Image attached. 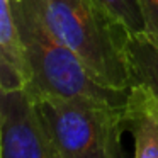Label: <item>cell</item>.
Masks as SVG:
<instances>
[{"label": "cell", "instance_id": "3957f363", "mask_svg": "<svg viewBox=\"0 0 158 158\" xmlns=\"http://www.w3.org/2000/svg\"><path fill=\"white\" fill-rule=\"evenodd\" d=\"M61 158H124L121 134L126 106L34 97Z\"/></svg>", "mask_w": 158, "mask_h": 158}, {"label": "cell", "instance_id": "277c9868", "mask_svg": "<svg viewBox=\"0 0 158 158\" xmlns=\"http://www.w3.org/2000/svg\"><path fill=\"white\" fill-rule=\"evenodd\" d=\"M0 158H61L26 89L0 92Z\"/></svg>", "mask_w": 158, "mask_h": 158}, {"label": "cell", "instance_id": "7a4b0ae2", "mask_svg": "<svg viewBox=\"0 0 158 158\" xmlns=\"http://www.w3.org/2000/svg\"><path fill=\"white\" fill-rule=\"evenodd\" d=\"M51 32L87 65L99 82L131 89L127 31L97 0H32Z\"/></svg>", "mask_w": 158, "mask_h": 158}, {"label": "cell", "instance_id": "8992f818", "mask_svg": "<svg viewBox=\"0 0 158 158\" xmlns=\"http://www.w3.org/2000/svg\"><path fill=\"white\" fill-rule=\"evenodd\" d=\"M126 56L133 85H144L158 99V34L129 32Z\"/></svg>", "mask_w": 158, "mask_h": 158}, {"label": "cell", "instance_id": "30bf717a", "mask_svg": "<svg viewBox=\"0 0 158 158\" xmlns=\"http://www.w3.org/2000/svg\"><path fill=\"white\" fill-rule=\"evenodd\" d=\"M143 12L146 31L158 34V0H138Z\"/></svg>", "mask_w": 158, "mask_h": 158}, {"label": "cell", "instance_id": "ba28073f", "mask_svg": "<svg viewBox=\"0 0 158 158\" xmlns=\"http://www.w3.org/2000/svg\"><path fill=\"white\" fill-rule=\"evenodd\" d=\"M97 2L104 5L119 22H123V26L129 32L146 31V22L138 0H97Z\"/></svg>", "mask_w": 158, "mask_h": 158}, {"label": "cell", "instance_id": "9c48e42d", "mask_svg": "<svg viewBox=\"0 0 158 158\" xmlns=\"http://www.w3.org/2000/svg\"><path fill=\"white\" fill-rule=\"evenodd\" d=\"M26 89V80L17 70L7 61L0 60V92Z\"/></svg>", "mask_w": 158, "mask_h": 158}, {"label": "cell", "instance_id": "52a82bcc", "mask_svg": "<svg viewBox=\"0 0 158 158\" xmlns=\"http://www.w3.org/2000/svg\"><path fill=\"white\" fill-rule=\"evenodd\" d=\"M0 60L12 65L29 83V65L10 0H0Z\"/></svg>", "mask_w": 158, "mask_h": 158}, {"label": "cell", "instance_id": "5b68a950", "mask_svg": "<svg viewBox=\"0 0 158 158\" xmlns=\"http://www.w3.org/2000/svg\"><path fill=\"white\" fill-rule=\"evenodd\" d=\"M124 124L133 136L134 158H158V99L144 85L131 87Z\"/></svg>", "mask_w": 158, "mask_h": 158}, {"label": "cell", "instance_id": "6da1fadb", "mask_svg": "<svg viewBox=\"0 0 158 158\" xmlns=\"http://www.w3.org/2000/svg\"><path fill=\"white\" fill-rule=\"evenodd\" d=\"M10 4L29 65L26 90L32 97L126 106L131 89H112L99 82L85 63L51 32L32 0H10Z\"/></svg>", "mask_w": 158, "mask_h": 158}]
</instances>
